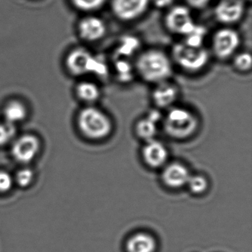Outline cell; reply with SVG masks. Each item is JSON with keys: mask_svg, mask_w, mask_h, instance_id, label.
I'll return each instance as SVG.
<instances>
[{"mask_svg": "<svg viewBox=\"0 0 252 252\" xmlns=\"http://www.w3.org/2000/svg\"><path fill=\"white\" fill-rule=\"evenodd\" d=\"M135 67L145 82L156 85L168 81L172 73L170 60L158 50H149L141 54L137 59Z\"/></svg>", "mask_w": 252, "mask_h": 252, "instance_id": "obj_1", "label": "cell"}, {"mask_svg": "<svg viewBox=\"0 0 252 252\" xmlns=\"http://www.w3.org/2000/svg\"><path fill=\"white\" fill-rule=\"evenodd\" d=\"M78 124L81 132L91 139H102L111 132V121L96 107L83 109L79 113Z\"/></svg>", "mask_w": 252, "mask_h": 252, "instance_id": "obj_2", "label": "cell"}, {"mask_svg": "<svg viewBox=\"0 0 252 252\" xmlns=\"http://www.w3.org/2000/svg\"><path fill=\"white\" fill-rule=\"evenodd\" d=\"M172 58L183 70L197 72L206 67L209 60L208 51L202 48H194L185 43L174 45L172 51Z\"/></svg>", "mask_w": 252, "mask_h": 252, "instance_id": "obj_3", "label": "cell"}, {"mask_svg": "<svg viewBox=\"0 0 252 252\" xmlns=\"http://www.w3.org/2000/svg\"><path fill=\"white\" fill-rule=\"evenodd\" d=\"M165 129L171 136L178 138H187L191 135L197 126L195 116L184 108L171 109L165 119Z\"/></svg>", "mask_w": 252, "mask_h": 252, "instance_id": "obj_4", "label": "cell"}, {"mask_svg": "<svg viewBox=\"0 0 252 252\" xmlns=\"http://www.w3.org/2000/svg\"><path fill=\"white\" fill-rule=\"evenodd\" d=\"M67 66L70 73L76 76L89 73L104 75L107 72L104 64L83 48H78L69 54Z\"/></svg>", "mask_w": 252, "mask_h": 252, "instance_id": "obj_5", "label": "cell"}, {"mask_svg": "<svg viewBox=\"0 0 252 252\" xmlns=\"http://www.w3.org/2000/svg\"><path fill=\"white\" fill-rule=\"evenodd\" d=\"M165 24L172 33L184 36L189 34L197 26L189 9L183 5H178L169 10L165 18Z\"/></svg>", "mask_w": 252, "mask_h": 252, "instance_id": "obj_6", "label": "cell"}, {"mask_svg": "<svg viewBox=\"0 0 252 252\" xmlns=\"http://www.w3.org/2000/svg\"><path fill=\"white\" fill-rule=\"evenodd\" d=\"M240 43V38L237 32L231 29H222L214 35L212 50L218 59L226 60L235 53Z\"/></svg>", "mask_w": 252, "mask_h": 252, "instance_id": "obj_7", "label": "cell"}, {"mask_svg": "<svg viewBox=\"0 0 252 252\" xmlns=\"http://www.w3.org/2000/svg\"><path fill=\"white\" fill-rule=\"evenodd\" d=\"M150 0H112L113 14L122 21H132L144 14Z\"/></svg>", "mask_w": 252, "mask_h": 252, "instance_id": "obj_8", "label": "cell"}, {"mask_svg": "<svg viewBox=\"0 0 252 252\" xmlns=\"http://www.w3.org/2000/svg\"><path fill=\"white\" fill-rule=\"evenodd\" d=\"M40 150V142L35 135H25L14 142L12 154L16 160L29 163L37 156Z\"/></svg>", "mask_w": 252, "mask_h": 252, "instance_id": "obj_9", "label": "cell"}, {"mask_svg": "<svg viewBox=\"0 0 252 252\" xmlns=\"http://www.w3.org/2000/svg\"><path fill=\"white\" fill-rule=\"evenodd\" d=\"M244 11L243 0H220L215 9V15L220 23L234 24L240 21Z\"/></svg>", "mask_w": 252, "mask_h": 252, "instance_id": "obj_10", "label": "cell"}, {"mask_svg": "<svg viewBox=\"0 0 252 252\" xmlns=\"http://www.w3.org/2000/svg\"><path fill=\"white\" fill-rule=\"evenodd\" d=\"M79 31L82 39L88 42H95L105 36L107 27L101 19L91 16L80 22Z\"/></svg>", "mask_w": 252, "mask_h": 252, "instance_id": "obj_11", "label": "cell"}, {"mask_svg": "<svg viewBox=\"0 0 252 252\" xmlns=\"http://www.w3.org/2000/svg\"><path fill=\"white\" fill-rule=\"evenodd\" d=\"M191 174L184 165L173 163L165 167L162 175L163 182L171 188H180L187 185Z\"/></svg>", "mask_w": 252, "mask_h": 252, "instance_id": "obj_12", "label": "cell"}, {"mask_svg": "<svg viewBox=\"0 0 252 252\" xmlns=\"http://www.w3.org/2000/svg\"><path fill=\"white\" fill-rule=\"evenodd\" d=\"M144 161L152 167H159L166 163L167 160V150L160 141L156 140L147 141L143 149Z\"/></svg>", "mask_w": 252, "mask_h": 252, "instance_id": "obj_13", "label": "cell"}, {"mask_svg": "<svg viewBox=\"0 0 252 252\" xmlns=\"http://www.w3.org/2000/svg\"><path fill=\"white\" fill-rule=\"evenodd\" d=\"M178 95V88L168 81L157 84L153 92V99L159 107H167L172 105Z\"/></svg>", "mask_w": 252, "mask_h": 252, "instance_id": "obj_14", "label": "cell"}, {"mask_svg": "<svg viewBox=\"0 0 252 252\" xmlns=\"http://www.w3.org/2000/svg\"><path fill=\"white\" fill-rule=\"evenodd\" d=\"M156 249V240L146 233L134 234L126 243L127 252H154Z\"/></svg>", "mask_w": 252, "mask_h": 252, "instance_id": "obj_15", "label": "cell"}, {"mask_svg": "<svg viewBox=\"0 0 252 252\" xmlns=\"http://www.w3.org/2000/svg\"><path fill=\"white\" fill-rule=\"evenodd\" d=\"M27 116V110L24 104L20 101H11L4 110L5 122L15 125L22 122Z\"/></svg>", "mask_w": 252, "mask_h": 252, "instance_id": "obj_16", "label": "cell"}, {"mask_svg": "<svg viewBox=\"0 0 252 252\" xmlns=\"http://www.w3.org/2000/svg\"><path fill=\"white\" fill-rule=\"evenodd\" d=\"M78 96L85 102L93 103L99 98L100 90L95 84L91 82H83L76 88Z\"/></svg>", "mask_w": 252, "mask_h": 252, "instance_id": "obj_17", "label": "cell"}, {"mask_svg": "<svg viewBox=\"0 0 252 252\" xmlns=\"http://www.w3.org/2000/svg\"><path fill=\"white\" fill-rule=\"evenodd\" d=\"M136 132L138 136L142 139L147 141H151L157 132V123L147 116L145 119H141L137 124Z\"/></svg>", "mask_w": 252, "mask_h": 252, "instance_id": "obj_18", "label": "cell"}, {"mask_svg": "<svg viewBox=\"0 0 252 252\" xmlns=\"http://www.w3.org/2000/svg\"><path fill=\"white\" fill-rule=\"evenodd\" d=\"M205 36L206 29L201 26H197L192 32L185 36V42L184 43L194 48H202Z\"/></svg>", "mask_w": 252, "mask_h": 252, "instance_id": "obj_19", "label": "cell"}, {"mask_svg": "<svg viewBox=\"0 0 252 252\" xmlns=\"http://www.w3.org/2000/svg\"><path fill=\"white\" fill-rule=\"evenodd\" d=\"M187 185L191 192L199 194L206 191L209 184L206 178L201 175H191Z\"/></svg>", "mask_w": 252, "mask_h": 252, "instance_id": "obj_20", "label": "cell"}, {"mask_svg": "<svg viewBox=\"0 0 252 252\" xmlns=\"http://www.w3.org/2000/svg\"><path fill=\"white\" fill-rule=\"evenodd\" d=\"M16 135L15 125L5 122L0 124V147L9 144Z\"/></svg>", "mask_w": 252, "mask_h": 252, "instance_id": "obj_21", "label": "cell"}, {"mask_svg": "<svg viewBox=\"0 0 252 252\" xmlns=\"http://www.w3.org/2000/svg\"><path fill=\"white\" fill-rule=\"evenodd\" d=\"M78 9L83 11H94L101 8L107 0H72Z\"/></svg>", "mask_w": 252, "mask_h": 252, "instance_id": "obj_22", "label": "cell"}, {"mask_svg": "<svg viewBox=\"0 0 252 252\" xmlns=\"http://www.w3.org/2000/svg\"><path fill=\"white\" fill-rule=\"evenodd\" d=\"M234 66L239 71H249L252 66V55L248 52H243L238 54L234 58Z\"/></svg>", "mask_w": 252, "mask_h": 252, "instance_id": "obj_23", "label": "cell"}, {"mask_svg": "<svg viewBox=\"0 0 252 252\" xmlns=\"http://www.w3.org/2000/svg\"><path fill=\"white\" fill-rule=\"evenodd\" d=\"M34 173L29 168L20 169L16 176V181L20 187H27L33 182Z\"/></svg>", "mask_w": 252, "mask_h": 252, "instance_id": "obj_24", "label": "cell"}, {"mask_svg": "<svg viewBox=\"0 0 252 252\" xmlns=\"http://www.w3.org/2000/svg\"><path fill=\"white\" fill-rule=\"evenodd\" d=\"M14 178L8 172L0 171V192H7L12 188Z\"/></svg>", "mask_w": 252, "mask_h": 252, "instance_id": "obj_25", "label": "cell"}, {"mask_svg": "<svg viewBox=\"0 0 252 252\" xmlns=\"http://www.w3.org/2000/svg\"><path fill=\"white\" fill-rule=\"evenodd\" d=\"M117 70L121 76H129L131 72L129 64L125 61H120L117 63Z\"/></svg>", "mask_w": 252, "mask_h": 252, "instance_id": "obj_26", "label": "cell"}, {"mask_svg": "<svg viewBox=\"0 0 252 252\" xmlns=\"http://www.w3.org/2000/svg\"><path fill=\"white\" fill-rule=\"evenodd\" d=\"M187 3L196 9H201L209 5L212 0H186Z\"/></svg>", "mask_w": 252, "mask_h": 252, "instance_id": "obj_27", "label": "cell"}, {"mask_svg": "<svg viewBox=\"0 0 252 252\" xmlns=\"http://www.w3.org/2000/svg\"><path fill=\"white\" fill-rule=\"evenodd\" d=\"M153 4L158 8H165L170 6L174 0H152Z\"/></svg>", "mask_w": 252, "mask_h": 252, "instance_id": "obj_28", "label": "cell"}]
</instances>
